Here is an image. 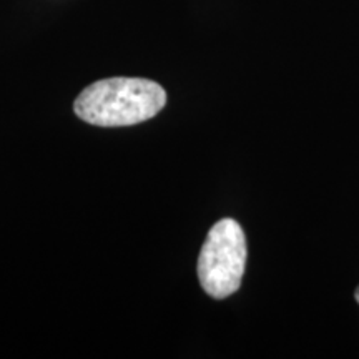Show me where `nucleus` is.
Here are the masks:
<instances>
[{
	"label": "nucleus",
	"mask_w": 359,
	"mask_h": 359,
	"mask_svg": "<svg viewBox=\"0 0 359 359\" xmlns=\"http://www.w3.org/2000/svg\"><path fill=\"white\" fill-rule=\"evenodd\" d=\"M167 103V92L147 79L115 77L88 85L74 103L83 122L98 127H128L154 118Z\"/></svg>",
	"instance_id": "nucleus-1"
},
{
	"label": "nucleus",
	"mask_w": 359,
	"mask_h": 359,
	"mask_svg": "<svg viewBox=\"0 0 359 359\" xmlns=\"http://www.w3.org/2000/svg\"><path fill=\"white\" fill-rule=\"evenodd\" d=\"M246 257V238L240 223L231 218L217 222L208 231L198 258V280L205 293L223 299L240 290Z\"/></svg>",
	"instance_id": "nucleus-2"
},
{
	"label": "nucleus",
	"mask_w": 359,
	"mask_h": 359,
	"mask_svg": "<svg viewBox=\"0 0 359 359\" xmlns=\"http://www.w3.org/2000/svg\"><path fill=\"white\" fill-rule=\"evenodd\" d=\"M354 296H356V302L359 303V286H358V290H356V293H354Z\"/></svg>",
	"instance_id": "nucleus-3"
}]
</instances>
